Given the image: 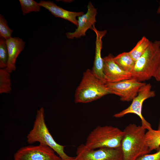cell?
<instances>
[{
    "mask_svg": "<svg viewBox=\"0 0 160 160\" xmlns=\"http://www.w3.org/2000/svg\"><path fill=\"white\" fill-rule=\"evenodd\" d=\"M39 4L41 7L49 10L54 16L68 20L77 26V17L84 14L82 12H74L65 10L50 1H41Z\"/></svg>",
    "mask_w": 160,
    "mask_h": 160,
    "instance_id": "obj_13",
    "label": "cell"
},
{
    "mask_svg": "<svg viewBox=\"0 0 160 160\" xmlns=\"http://www.w3.org/2000/svg\"><path fill=\"white\" fill-rule=\"evenodd\" d=\"M150 84H145L140 89L137 95L133 99L130 105L126 108L119 112L114 114L113 116L116 118H120L129 113H133L137 115L140 119L141 126L148 130L152 128L151 124L143 117L142 114L143 105L146 99L155 96V92L152 90Z\"/></svg>",
    "mask_w": 160,
    "mask_h": 160,
    "instance_id": "obj_6",
    "label": "cell"
},
{
    "mask_svg": "<svg viewBox=\"0 0 160 160\" xmlns=\"http://www.w3.org/2000/svg\"><path fill=\"white\" fill-rule=\"evenodd\" d=\"M105 83L110 94L117 95L121 100L126 102L132 101L140 88L146 84L133 78L116 82Z\"/></svg>",
    "mask_w": 160,
    "mask_h": 160,
    "instance_id": "obj_8",
    "label": "cell"
},
{
    "mask_svg": "<svg viewBox=\"0 0 160 160\" xmlns=\"http://www.w3.org/2000/svg\"><path fill=\"white\" fill-rule=\"evenodd\" d=\"M157 13L158 14H160V4L159 5L157 9Z\"/></svg>",
    "mask_w": 160,
    "mask_h": 160,
    "instance_id": "obj_24",
    "label": "cell"
},
{
    "mask_svg": "<svg viewBox=\"0 0 160 160\" xmlns=\"http://www.w3.org/2000/svg\"><path fill=\"white\" fill-rule=\"evenodd\" d=\"M19 1L24 15L31 12H39L40 10L39 3L34 0H19Z\"/></svg>",
    "mask_w": 160,
    "mask_h": 160,
    "instance_id": "obj_19",
    "label": "cell"
},
{
    "mask_svg": "<svg viewBox=\"0 0 160 160\" xmlns=\"http://www.w3.org/2000/svg\"><path fill=\"white\" fill-rule=\"evenodd\" d=\"M10 74L6 68L0 69V93L1 94L9 93L12 91Z\"/></svg>",
    "mask_w": 160,
    "mask_h": 160,
    "instance_id": "obj_18",
    "label": "cell"
},
{
    "mask_svg": "<svg viewBox=\"0 0 160 160\" xmlns=\"http://www.w3.org/2000/svg\"><path fill=\"white\" fill-rule=\"evenodd\" d=\"M51 148L39 144L22 147L15 154L14 160H62Z\"/></svg>",
    "mask_w": 160,
    "mask_h": 160,
    "instance_id": "obj_9",
    "label": "cell"
},
{
    "mask_svg": "<svg viewBox=\"0 0 160 160\" xmlns=\"http://www.w3.org/2000/svg\"><path fill=\"white\" fill-rule=\"evenodd\" d=\"M145 141L151 151L157 150L160 147V130L152 128L148 130L145 133Z\"/></svg>",
    "mask_w": 160,
    "mask_h": 160,
    "instance_id": "obj_16",
    "label": "cell"
},
{
    "mask_svg": "<svg viewBox=\"0 0 160 160\" xmlns=\"http://www.w3.org/2000/svg\"><path fill=\"white\" fill-rule=\"evenodd\" d=\"M91 29L95 32L96 36L95 57L92 71L96 76L105 82L103 72V61L101 57V52L103 46L102 38L106 34L107 31H98L95 25Z\"/></svg>",
    "mask_w": 160,
    "mask_h": 160,
    "instance_id": "obj_12",
    "label": "cell"
},
{
    "mask_svg": "<svg viewBox=\"0 0 160 160\" xmlns=\"http://www.w3.org/2000/svg\"><path fill=\"white\" fill-rule=\"evenodd\" d=\"M123 135V131L117 127L98 126L90 133L84 145L89 149L119 148L121 147Z\"/></svg>",
    "mask_w": 160,
    "mask_h": 160,
    "instance_id": "obj_5",
    "label": "cell"
},
{
    "mask_svg": "<svg viewBox=\"0 0 160 160\" xmlns=\"http://www.w3.org/2000/svg\"><path fill=\"white\" fill-rule=\"evenodd\" d=\"M150 41L146 37L143 36L138 42L135 46L129 52L135 62L144 52L149 45Z\"/></svg>",
    "mask_w": 160,
    "mask_h": 160,
    "instance_id": "obj_17",
    "label": "cell"
},
{
    "mask_svg": "<svg viewBox=\"0 0 160 160\" xmlns=\"http://www.w3.org/2000/svg\"></svg>",
    "mask_w": 160,
    "mask_h": 160,
    "instance_id": "obj_27",
    "label": "cell"
},
{
    "mask_svg": "<svg viewBox=\"0 0 160 160\" xmlns=\"http://www.w3.org/2000/svg\"><path fill=\"white\" fill-rule=\"evenodd\" d=\"M146 130L135 124H130L125 127L121 147L123 160H136L151 153L145 141Z\"/></svg>",
    "mask_w": 160,
    "mask_h": 160,
    "instance_id": "obj_1",
    "label": "cell"
},
{
    "mask_svg": "<svg viewBox=\"0 0 160 160\" xmlns=\"http://www.w3.org/2000/svg\"><path fill=\"white\" fill-rule=\"evenodd\" d=\"M8 58L7 65L6 68L8 71L11 73L16 70V62L19 54L23 49L25 42L18 37H11L6 40Z\"/></svg>",
    "mask_w": 160,
    "mask_h": 160,
    "instance_id": "obj_14",
    "label": "cell"
},
{
    "mask_svg": "<svg viewBox=\"0 0 160 160\" xmlns=\"http://www.w3.org/2000/svg\"><path fill=\"white\" fill-rule=\"evenodd\" d=\"M71 160H76L75 158H75H73V159H72Z\"/></svg>",
    "mask_w": 160,
    "mask_h": 160,
    "instance_id": "obj_26",
    "label": "cell"
},
{
    "mask_svg": "<svg viewBox=\"0 0 160 160\" xmlns=\"http://www.w3.org/2000/svg\"><path fill=\"white\" fill-rule=\"evenodd\" d=\"M27 139L29 143L39 142V144L49 147L62 160H71L75 158L67 155L64 151L65 146L57 143L50 133L45 122L43 107L37 110L33 127L28 134Z\"/></svg>",
    "mask_w": 160,
    "mask_h": 160,
    "instance_id": "obj_2",
    "label": "cell"
},
{
    "mask_svg": "<svg viewBox=\"0 0 160 160\" xmlns=\"http://www.w3.org/2000/svg\"><path fill=\"white\" fill-rule=\"evenodd\" d=\"M111 54L103 58V72L106 82L113 83L132 78L131 73L122 69L115 62Z\"/></svg>",
    "mask_w": 160,
    "mask_h": 160,
    "instance_id": "obj_10",
    "label": "cell"
},
{
    "mask_svg": "<svg viewBox=\"0 0 160 160\" xmlns=\"http://www.w3.org/2000/svg\"><path fill=\"white\" fill-rule=\"evenodd\" d=\"M157 150V152L154 153L144 155L136 160H160V147Z\"/></svg>",
    "mask_w": 160,
    "mask_h": 160,
    "instance_id": "obj_22",
    "label": "cell"
},
{
    "mask_svg": "<svg viewBox=\"0 0 160 160\" xmlns=\"http://www.w3.org/2000/svg\"><path fill=\"white\" fill-rule=\"evenodd\" d=\"M153 77L156 81H160V62L156 71Z\"/></svg>",
    "mask_w": 160,
    "mask_h": 160,
    "instance_id": "obj_23",
    "label": "cell"
},
{
    "mask_svg": "<svg viewBox=\"0 0 160 160\" xmlns=\"http://www.w3.org/2000/svg\"><path fill=\"white\" fill-rule=\"evenodd\" d=\"M114 60L124 70L131 73L135 62L133 59L129 52H124L119 54L114 57Z\"/></svg>",
    "mask_w": 160,
    "mask_h": 160,
    "instance_id": "obj_15",
    "label": "cell"
},
{
    "mask_svg": "<svg viewBox=\"0 0 160 160\" xmlns=\"http://www.w3.org/2000/svg\"><path fill=\"white\" fill-rule=\"evenodd\" d=\"M158 129L159 130H160V118L159 123V124L158 126Z\"/></svg>",
    "mask_w": 160,
    "mask_h": 160,
    "instance_id": "obj_25",
    "label": "cell"
},
{
    "mask_svg": "<svg viewBox=\"0 0 160 160\" xmlns=\"http://www.w3.org/2000/svg\"><path fill=\"white\" fill-rule=\"evenodd\" d=\"M110 94L104 81L98 78L92 70L87 69L84 73L75 95V102L86 103L98 99Z\"/></svg>",
    "mask_w": 160,
    "mask_h": 160,
    "instance_id": "obj_3",
    "label": "cell"
},
{
    "mask_svg": "<svg viewBox=\"0 0 160 160\" xmlns=\"http://www.w3.org/2000/svg\"><path fill=\"white\" fill-rule=\"evenodd\" d=\"M12 31L9 28L4 17L0 15V37L6 40L12 37Z\"/></svg>",
    "mask_w": 160,
    "mask_h": 160,
    "instance_id": "obj_21",
    "label": "cell"
},
{
    "mask_svg": "<svg viewBox=\"0 0 160 160\" xmlns=\"http://www.w3.org/2000/svg\"><path fill=\"white\" fill-rule=\"evenodd\" d=\"M75 157L76 160H123L121 147L89 149L84 144L78 147Z\"/></svg>",
    "mask_w": 160,
    "mask_h": 160,
    "instance_id": "obj_7",
    "label": "cell"
},
{
    "mask_svg": "<svg viewBox=\"0 0 160 160\" xmlns=\"http://www.w3.org/2000/svg\"><path fill=\"white\" fill-rule=\"evenodd\" d=\"M160 62V41H150L143 54L136 61L132 78L142 82L153 77Z\"/></svg>",
    "mask_w": 160,
    "mask_h": 160,
    "instance_id": "obj_4",
    "label": "cell"
},
{
    "mask_svg": "<svg viewBox=\"0 0 160 160\" xmlns=\"http://www.w3.org/2000/svg\"><path fill=\"white\" fill-rule=\"evenodd\" d=\"M87 12L78 17L77 28L73 32H67L66 35L67 38L72 39L78 38L84 36L86 33L89 29L92 27L97 22L96 16L97 13V9L89 2L87 5Z\"/></svg>",
    "mask_w": 160,
    "mask_h": 160,
    "instance_id": "obj_11",
    "label": "cell"
},
{
    "mask_svg": "<svg viewBox=\"0 0 160 160\" xmlns=\"http://www.w3.org/2000/svg\"><path fill=\"white\" fill-rule=\"evenodd\" d=\"M8 54L6 40L4 39H0V68H7V65Z\"/></svg>",
    "mask_w": 160,
    "mask_h": 160,
    "instance_id": "obj_20",
    "label": "cell"
}]
</instances>
